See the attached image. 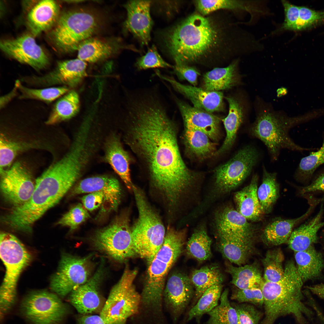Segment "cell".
Segmentation results:
<instances>
[{"mask_svg":"<svg viewBox=\"0 0 324 324\" xmlns=\"http://www.w3.org/2000/svg\"><path fill=\"white\" fill-rule=\"evenodd\" d=\"M262 170V183L258 188L257 194L263 212L268 214L279 197V185L276 172H268L264 166Z\"/></svg>","mask_w":324,"mask_h":324,"instance_id":"74e56055","label":"cell"},{"mask_svg":"<svg viewBox=\"0 0 324 324\" xmlns=\"http://www.w3.org/2000/svg\"><path fill=\"white\" fill-rule=\"evenodd\" d=\"M308 324H324V313L320 312L317 313Z\"/></svg>","mask_w":324,"mask_h":324,"instance_id":"6125c7cd","label":"cell"},{"mask_svg":"<svg viewBox=\"0 0 324 324\" xmlns=\"http://www.w3.org/2000/svg\"><path fill=\"white\" fill-rule=\"evenodd\" d=\"M100 15L84 8H74L65 11L59 17L52 32L53 41L61 50H76L80 44L92 37L101 25Z\"/></svg>","mask_w":324,"mask_h":324,"instance_id":"9c48e42d","label":"cell"},{"mask_svg":"<svg viewBox=\"0 0 324 324\" xmlns=\"http://www.w3.org/2000/svg\"><path fill=\"white\" fill-rule=\"evenodd\" d=\"M158 98L145 97L130 103L125 139L146 166L154 186L173 205L196 175L182 159L176 125Z\"/></svg>","mask_w":324,"mask_h":324,"instance_id":"6da1fadb","label":"cell"},{"mask_svg":"<svg viewBox=\"0 0 324 324\" xmlns=\"http://www.w3.org/2000/svg\"><path fill=\"white\" fill-rule=\"evenodd\" d=\"M21 94V98L33 99L50 103L69 92L65 86L40 89H32L22 86L19 81H16Z\"/></svg>","mask_w":324,"mask_h":324,"instance_id":"f6af8a7d","label":"cell"},{"mask_svg":"<svg viewBox=\"0 0 324 324\" xmlns=\"http://www.w3.org/2000/svg\"><path fill=\"white\" fill-rule=\"evenodd\" d=\"M0 255L6 272L0 290V307L3 314L9 311L16 298L18 279L31 262L32 256L14 236L2 232L0 236Z\"/></svg>","mask_w":324,"mask_h":324,"instance_id":"ba28073f","label":"cell"},{"mask_svg":"<svg viewBox=\"0 0 324 324\" xmlns=\"http://www.w3.org/2000/svg\"><path fill=\"white\" fill-rule=\"evenodd\" d=\"M237 63L233 62L225 68H215L206 73L203 76L204 89L219 91L237 84L239 77L236 72Z\"/></svg>","mask_w":324,"mask_h":324,"instance_id":"836d02e7","label":"cell"},{"mask_svg":"<svg viewBox=\"0 0 324 324\" xmlns=\"http://www.w3.org/2000/svg\"><path fill=\"white\" fill-rule=\"evenodd\" d=\"M218 29L209 19L193 14L164 34L163 41L176 64H187L210 53L220 41Z\"/></svg>","mask_w":324,"mask_h":324,"instance_id":"3957f363","label":"cell"},{"mask_svg":"<svg viewBox=\"0 0 324 324\" xmlns=\"http://www.w3.org/2000/svg\"><path fill=\"white\" fill-rule=\"evenodd\" d=\"M307 288L313 294L324 299V284L307 286Z\"/></svg>","mask_w":324,"mask_h":324,"instance_id":"91938a15","label":"cell"},{"mask_svg":"<svg viewBox=\"0 0 324 324\" xmlns=\"http://www.w3.org/2000/svg\"><path fill=\"white\" fill-rule=\"evenodd\" d=\"M96 191L102 192L104 196L101 212L116 211L120 204L121 190L118 181L108 176H99L85 178L73 188L71 195Z\"/></svg>","mask_w":324,"mask_h":324,"instance_id":"d6986e66","label":"cell"},{"mask_svg":"<svg viewBox=\"0 0 324 324\" xmlns=\"http://www.w3.org/2000/svg\"><path fill=\"white\" fill-rule=\"evenodd\" d=\"M18 89V86L16 82L15 87L12 92L9 94L3 96L1 98V108L3 107L12 98H13L16 94L17 89Z\"/></svg>","mask_w":324,"mask_h":324,"instance_id":"94428289","label":"cell"},{"mask_svg":"<svg viewBox=\"0 0 324 324\" xmlns=\"http://www.w3.org/2000/svg\"><path fill=\"white\" fill-rule=\"evenodd\" d=\"M78 179L68 167L58 161L37 178L29 200L15 207L3 220L16 230L31 232L35 222L57 204Z\"/></svg>","mask_w":324,"mask_h":324,"instance_id":"7a4b0ae2","label":"cell"},{"mask_svg":"<svg viewBox=\"0 0 324 324\" xmlns=\"http://www.w3.org/2000/svg\"><path fill=\"white\" fill-rule=\"evenodd\" d=\"M1 173V190L8 202L15 207L23 204L29 200L35 184L24 166L20 162H16L9 169Z\"/></svg>","mask_w":324,"mask_h":324,"instance_id":"2e32d148","label":"cell"},{"mask_svg":"<svg viewBox=\"0 0 324 324\" xmlns=\"http://www.w3.org/2000/svg\"><path fill=\"white\" fill-rule=\"evenodd\" d=\"M121 48L118 43L92 37L79 46L77 58L86 62L95 63L109 58Z\"/></svg>","mask_w":324,"mask_h":324,"instance_id":"4dcf8cb0","label":"cell"},{"mask_svg":"<svg viewBox=\"0 0 324 324\" xmlns=\"http://www.w3.org/2000/svg\"><path fill=\"white\" fill-rule=\"evenodd\" d=\"M229 291L225 289L220 297V303L207 314L209 317L207 324H238L236 309L228 298Z\"/></svg>","mask_w":324,"mask_h":324,"instance_id":"b9f144b4","label":"cell"},{"mask_svg":"<svg viewBox=\"0 0 324 324\" xmlns=\"http://www.w3.org/2000/svg\"><path fill=\"white\" fill-rule=\"evenodd\" d=\"M233 306L237 313L238 324H259L262 313L253 305L242 304Z\"/></svg>","mask_w":324,"mask_h":324,"instance_id":"f5cc1de1","label":"cell"},{"mask_svg":"<svg viewBox=\"0 0 324 324\" xmlns=\"http://www.w3.org/2000/svg\"><path fill=\"white\" fill-rule=\"evenodd\" d=\"M260 101L259 100L256 107V118L250 127L249 132L266 145L272 160H276L280 151L284 149L299 152L315 149L297 144L290 137L289 133L296 125L322 116L320 109L290 117L280 111L274 110L269 104Z\"/></svg>","mask_w":324,"mask_h":324,"instance_id":"5b68a950","label":"cell"},{"mask_svg":"<svg viewBox=\"0 0 324 324\" xmlns=\"http://www.w3.org/2000/svg\"><path fill=\"white\" fill-rule=\"evenodd\" d=\"M80 106L78 93L74 91H69L56 103L46 123L52 124L70 119L78 112Z\"/></svg>","mask_w":324,"mask_h":324,"instance_id":"f35d334b","label":"cell"},{"mask_svg":"<svg viewBox=\"0 0 324 324\" xmlns=\"http://www.w3.org/2000/svg\"><path fill=\"white\" fill-rule=\"evenodd\" d=\"M103 273V266L101 265L87 282L70 293L69 301L80 314L86 315L92 313L100 307L101 300L99 286Z\"/></svg>","mask_w":324,"mask_h":324,"instance_id":"603a6c76","label":"cell"},{"mask_svg":"<svg viewBox=\"0 0 324 324\" xmlns=\"http://www.w3.org/2000/svg\"><path fill=\"white\" fill-rule=\"evenodd\" d=\"M218 236V248L224 257L239 266L246 262L252 252L253 245L236 239Z\"/></svg>","mask_w":324,"mask_h":324,"instance_id":"8d00e7d4","label":"cell"},{"mask_svg":"<svg viewBox=\"0 0 324 324\" xmlns=\"http://www.w3.org/2000/svg\"><path fill=\"white\" fill-rule=\"evenodd\" d=\"M282 278L276 282L263 281L260 286L265 317L260 324H274L280 317L291 314L299 324H308L314 315L303 302V282L292 260L287 262Z\"/></svg>","mask_w":324,"mask_h":324,"instance_id":"277c9868","label":"cell"},{"mask_svg":"<svg viewBox=\"0 0 324 324\" xmlns=\"http://www.w3.org/2000/svg\"><path fill=\"white\" fill-rule=\"evenodd\" d=\"M307 200L309 207L302 215L295 218L276 220L266 226L262 234L264 242L267 244L274 246L288 242L294 226L308 217L321 202L320 200L313 197H309Z\"/></svg>","mask_w":324,"mask_h":324,"instance_id":"d4e9b609","label":"cell"},{"mask_svg":"<svg viewBox=\"0 0 324 324\" xmlns=\"http://www.w3.org/2000/svg\"><path fill=\"white\" fill-rule=\"evenodd\" d=\"M184 140L186 149L190 155L200 160L214 155L216 144L211 142L203 132L194 129L184 128Z\"/></svg>","mask_w":324,"mask_h":324,"instance_id":"d6a6232c","label":"cell"},{"mask_svg":"<svg viewBox=\"0 0 324 324\" xmlns=\"http://www.w3.org/2000/svg\"><path fill=\"white\" fill-rule=\"evenodd\" d=\"M258 176L254 175L250 184L234 194L236 210L248 220L257 221L264 214L257 194Z\"/></svg>","mask_w":324,"mask_h":324,"instance_id":"83f0119b","label":"cell"},{"mask_svg":"<svg viewBox=\"0 0 324 324\" xmlns=\"http://www.w3.org/2000/svg\"><path fill=\"white\" fill-rule=\"evenodd\" d=\"M137 272L127 267L110 291L100 315L106 324H127L138 313L141 296L134 284Z\"/></svg>","mask_w":324,"mask_h":324,"instance_id":"30bf717a","label":"cell"},{"mask_svg":"<svg viewBox=\"0 0 324 324\" xmlns=\"http://www.w3.org/2000/svg\"><path fill=\"white\" fill-rule=\"evenodd\" d=\"M194 294L190 279L186 274L176 272L169 276L164 289L163 302L172 324H177Z\"/></svg>","mask_w":324,"mask_h":324,"instance_id":"9a60e30c","label":"cell"},{"mask_svg":"<svg viewBox=\"0 0 324 324\" xmlns=\"http://www.w3.org/2000/svg\"><path fill=\"white\" fill-rule=\"evenodd\" d=\"M77 324H106L100 316L83 315L78 319Z\"/></svg>","mask_w":324,"mask_h":324,"instance_id":"680465c9","label":"cell"},{"mask_svg":"<svg viewBox=\"0 0 324 324\" xmlns=\"http://www.w3.org/2000/svg\"><path fill=\"white\" fill-rule=\"evenodd\" d=\"M222 288V284H218L206 290L189 311L188 321L199 318L216 307L221 295Z\"/></svg>","mask_w":324,"mask_h":324,"instance_id":"7bdbcfd3","label":"cell"},{"mask_svg":"<svg viewBox=\"0 0 324 324\" xmlns=\"http://www.w3.org/2000/svg\"><path fill=\"white\" fill-rule=\"evenodd\" d=\"M174 72L180 80H186L194 86L197 84L199 72L195 68L187 64H176Z\"/></svg>","mask_w":324,"mask_h":324,"instance_id":"9f6ffc18","label":"cell"},{"mask_svg":"<svg viewBox=\"0 0 324 324\" xmlns=\"http://www.w3.org/2000/svg\"><path fill=\"white\" fill-rule=\"evenodd\" d=\"M155 73L159 77L169 82L176 91L189 99L194 107L212 113L223 110V95L221 92L184 85L171 76L161 74L158 70Z\"/></svg>","mask_w":324,"mask_h":324,"instance_id":"44dd1931","label":"cell"},{"mask_svg":"<svg viewBox=\"0 0 324 324\" xmlns=\"http://www.w3.org/2000/svg\"><path fill=\"white\" fill-rule=\"evenodd\" d=\"M322 204L316 215L292 232L287 242L289 247L294 252L304 250L317 242V233L324 226Z\"/></svg>","mask_w":324,"mask_h":324,"instance_id":"4316f807","label":"cell"},{"mask_svg":"<svg viewBox=\"0 0 324 324\" xmlns=\"http://www.w3.org/2000/svg\"><path fill=\"white\" fill-rule=\"evenodd\" d=\"M89 258L63 254L57 270L51 278V289L58 296L64 297L87 282L92 270Z\"/></svg>","mask_w":324,"mask_h":324,"instance_id":"5bb4252c","label":"cell"},{"mask_svg":"<svg viewBox=\"0 0 324 324\" xmlns=\"http://www.w3.org/2000/svg\"><path fill=\"white\" fill-rule=\"evenodd\" d=\"M94 246L114 260L123 262L136 255L127 214L117 216L108 225L96 230L91 237Z\"/></svg>","mask_w":324,"mask_h":324,"instance_id":"8fae6325","label":"cell"},{"mask_svg":"<svg viewBox=\"0 0 324 324\" xmlns=\"http://www.w3.org/2000/svg\"><path fill=\"white\" fill-rule=\"evenodd\" d=\"M104 198V195L102 192L96 191L83 196L81 200L85 208L88 211H92L103 204Z\"/></svg>","mask_w":324,"mask_h":324,"instance_id":"6f0895ef","label":"cell"},{"mask_svg":"<svg viewBox=\"0 0 324 324\" xmlns=\"http://www.w3.org/2000/svg\"><path fill=\"white\" fill-rule=\"evenodd\" d=\"M212 240L206 229H197L188 241L186 246L187 254L199 262H203L212 256Z\"/></svg>","mask_w":324,"mask_h":324,"instance_id":"60d3db41","label":"cell"},{"mask_svg":"<svg viewBox=\"0 0 324 324\" xmlns=\"http://www.w3.org/2000/svg\"><path fill=\"white\" fill-rule=\"evenodd\" d=\"M152 3L150 1L132 0L124 5L127 12L125 26L142 45H147L151 39Z\"/></svg>","mask_w":324,"mask_h":324,"instance_id":"7402d4cb","label":"cell"},{"mask_svg":"<svg viewBox=\"0 0 324 324\" xmlns=\"http://www.w3.org/2000/svg\"><path fill=\"white\" fill-rule=\"evenodd\" d=\"M59 8L54 1L45 0L37 3L27 16V24L32 33L38 35L51 27L59 17Z\"/></svg>","mask_w":324,"mask_h":324,"instance_id":"f1b7e54d","label":"cell"},{"mask_svg":"<svg viewBox=\"0 0 324 324\" xmlns=\"http://www.w3.org/2000/svg\"><path fill=\"white\" fill-rule=\"evenodd\" d=\"M33 146L30 144L6 140L2 136L0 141V167L1 173L9 166L17 154L25 149Z\"/></svg>","mask_w":324,"mask_h":324,"instance_id":"7dc6e473","label":"cell"},{"mask_svg":"<svg viewBox=\"0 0 324 324\" xmlns=\"http://www.w3.org/2000/svg\"><path fill=\"white\" fill-rule=\"evenodd\" d=\"M298 193L304 195L318 192H324V166L315 172L310 183L299 188Z\"/></svg>","mask_w":324,"mask_h":324,"instance_id":"db71d44e","label":"cell"},{"mask_svg":"<svg viewBox=\"0 0 324 324\" xmlns=\"http://www.w3.org/2000/svg\"><path fill=\"white\" fill-rule=\"evenodd\" d=\"M215 223L218 235L253 244L254 226L233 208L227 206L219 211Z\"/></svg>","mask_w":324,"mask_h":324,"instance_id":"ffe728a7","label":"cell"},{"mask_svg":"<svg viewBox=\"0 0 324 324\" xmlns=\"http://www.w3.org/2000/svg\"><path fill=\"white\" fill-rule=\"evenodd\" d=\"M176 101L182 116L184 128L200 130L212 140H218L220 134L219 118L181 100H177Z\"/></svg>","mask_w":324,"mask_h":324,"instance_id":"cb8c5ba5","label":"cell"},{"mask_svg":"<svg viewBox=\"0 0 324 324\" xmlns=\"http://www.w3.org/2000/svg\"><path fill=\"white\" fill-rule=\"evenodd\" d=\"M183 233L169 228L164 243L148 263L144 285L140 294L139 309L144 314L157 316L164 312L163 292L167 275L182 252Z\"/></svg>","mask_w":324,"mask_h":324,"instance_id":"8992f818","label":"cell"},{"mask_svg":"<svg viewBox=\"0 0 324 324\" xmlns=\"http://www.w3.org/2000/svg\"><path fill=\"white\" fill-rule=\"evenodd\" d=\"M190 280L195 288L196 300L199 299L204 292L212 286L222 284L224 276L216 265L204 266L193 271Z\"/></svg>","mask_w":324,"mask_h":324,"instance_id":"d590c367","label":"cell"},{"mask_svg":"<svg viewBox=\"0 0 324 324\" xmlns=\"http://www.w3.org/2000/svg\"><path fill=\"white\" fill-rule=\"evenodd\" d=\"M229 104L227 116L223 120L226 136L222 146L216 151L214 155L218 156L229 150L233 144L237 133L245 116V109L242 104L232 97L226 98Z\"/></svg>","mask_w":324,"mask_h":324,"instance_id":"f546056e","label":"cell"},{"mask_svg":"<svg viewBox=\"0 0 324 324\" xmlns=\"http://www.w3.org/2000/svg\"><path fill=\"white\" fill-rule=\"evenodd\" d=\"M0 45L5 54L36 70L43 69L49 64L47 56L30 35L26 34L14 39L3 40Z\"/></svg>","mask_w":324,"mask_h":324,"instance_id":"e0dca14e","label":"cell"},{"mask_svg":"<svg viewBox=\"0 0 324 324\" xmlns=\"http://www.w3.org/2000/svg\"><path fill=\"white\" fill-rule=\"evenodd\" d=\"M324 164V134L322 144L316 152L302 158L296 169L294 177L296 180L307 185L310 182L316 170Z\"/></svg>","mask_w":324,"mask_h":324,"instance_id":"ab89813d","label":"cell"},{"mask_svg":"<svg viewBox=\"0 0 324 324\" xmlns=\"http://www.w3.org/2000/svg\"><path fill=\"white\" fill-rule=\"evenodd\" d=\"M104 158L119 176L127 188L132 190L133 185L131 179L130 158L123 148L118 136L112 134L104 144Z\"/></svg>","mask_w":324,"mask_h":324,"instance_id":"484cf974","label":"cell"},{"mask_svg":"<svg viewBox=\"0 0 324 324\" xmlns=\"http://www.w3.org/2000/svg\"><path fill=\"white\" fill-rule=\"evenodd\" d=\"M295 258L298 272L303 282L320 276L324 268V260L313 245L304 250L295 252Z\"/></svg>","mask_w":324,"mask_h":324,"instance_id":"1f68e13d","label":"cell"},{"mask_svg":"<svg viewBox=\"0 0 324 324\" xmlns=\"http://www.w3.org/2000/svg\"><path fill=\"white\" fill-rule=\"evenodd\" d=\"M138 212V218L132 230V236L137 255L148 262L162 246L166 232L159 216L139 188H132Z\"/></svg>","mask_w":324,"mask_h":324,"instance_id":"52a82bcc","label":"cell"},{"mask_svg":"<svg viewBox=\"0 0 324 324\" xmlns=\"http://www.w3.org/2000/svg\"><path fill=\"white\" fill-rule=\"evenodd\" d=\"M20 310L31 324H60L68 312L58 295L45 291L27 295L22 301Z\"/></svg>","mask_w":324,"mask_h":324,"instance_id":"7c38bea8","label":"cell"},{"mask_svg":"<svg viewBox=\"0 0 324 324\" xmlns=\"http://www.w3.org/2000/svg\"><path fill=\"white\" fill-rule=\"evenodd\" d=\"M87 66L86 62L78 58L60 61L51 72L40 76H32L26 81L43 86L62 85L74 87L87 76Z\"/></svg>","mask_w":324,"mask_h":324,"instance_id":"ac0fdd59","label":"cell"},{"mask_svg":"<svg viewBox=\"0 0 324 324\" xmlns=\"http://www.w3.org/2000/svg\"><path fill=\"white\" fill-rule=\"evenodd\" d=\"M90 216L87 211L80 203L72 207L64 214L58 220L57 224L68 227L71 231L77 228L82 223L88 218Z\"/></svg>","mask_w":324,"mask_h":324,"instance_id":"681fc988","label":"cell"},{"mask_svg":"<svg viewBox=\"0 0 324 324\" xmlns=\"http://www.w3.org/2000/svg\"><path fill=\"white\" fill-rule=\"evenodd\" d=\"M284 259L283 253L280 248L268 250L262 262L264 267V280L276 282L283 277L284 268L283 267Z\"/></svg>","mask_w":324,"mask_h":324,"instance_id":"ee69618b","label":"cell"},{"mask_svg":"<svg viewBox=\"0 0 324 324\" xmlns=\"http://www.w3.org/2000/svg\"><path fill=\"white\" fill-rule=\"evenodd\" d=\"M282 3L284 8L285 19L280 29L291 30L298 19L299 7L292 4L286 1H282Z\"/></svg>","mask_w":324,"mask_h":324,"instance_id":"11a10c76","label":"cell"},{"mask_svg":"<svg viewBox=\"0 0 324 324\" xmlns=\"http://www.w3.org/2000/svg\"><path fill=\"white\" fill-rule=\"evenodd\" d=\"M135 65L139 70L172 67L171 64L163 59L154 45L149 48L145 55L137 59Z\"/></svg>","mask_w":324,"mask_h":324,"instance_id":"f907efd6","label":"cell"},{"mask_svg":"<svg viewBox=\"0 0 324 324\" xmlns=\"http://www.w3.org/2000/svg\"><path fill=\"white\" fill-rule=\"evenodd\" d=\"M259 157V152L252 145L240 149L228 161L216 169V187L226 192L238 187L250 174Z\"/></svg>","mask_w":324,"mask_h":324,"instance_id":"4fadbf2b","label":"cell"},{"mask_svg":"<svg viewBox=\"0 0 324 324\" xmlns=\"http://www.w3.org/2000/svg\"><path fill=\"white\" fill-rule=\"evenodd\" d=\"M197 9L202 15H206L214 11L221 9L255 10L252 5L242 1L231 0H196Z\"/></svg>","mask_w":324,"mask_h":324,"instance_id":"bcb514c9","label":"cell"},{"mask_svg":"<svg viewBox=\"0 0 324 324\" xmlns=\"http://www.w3.org/2000/svg\"><path fill=\"white\" fill-rule=\"evenodd\" d=\"M324 21V10L316 11L299 7L298 19L291 30H303Z\"/></svg>","mask_w":324,"mask_h":324,"instance_id":"c3c4849f","label":"cell"},{"mask_svg":"<svg viewBox=\"0 0 324 324\" xmlns=\"http://www.w3.org/2000/svg\"><path fill=\"white\" fill-rule=\"evenodd\" d=\"M226 271L231 276V283L239 289L260 288L264 281L260 268L254 263L238 267L228 264Z\"/></svg>","mask_w":324,"mask_h":324,"instance_id":"e575fe53","label":"cell"},{"mask_svg":"<svg viewBox=\"0 0 324 324\" xmlns=\"http://www.w3.org/2000/svg\"><path fill=\"white\" fill-rule=\"evenodd\" d=\"M231 298L240 303H249L260 307L264 303L263 296L260 288L242 289L237 288L232 292Z\"/></svg>","mask_w":324,"mask_h":324,"instance_id":"816d5d0a","label":"cell"}]
</instances>
